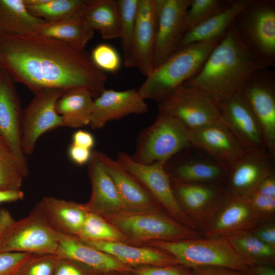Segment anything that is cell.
<instances>
[{
    "instance_id": "cell-1",
    "label": "cell",
    "mask_w": 275,
    "mask_h": 275,
    "mask_svg": "<svg viewBox=\"0 0 275 275\" xmlns=\"http://www.w3.org/2000/svg\"><path fill=\"white\" fill-rule=\"evenodd\" d=\"M0 67L34 94L46 89L84 88L96 98L107 80L85 49L35 33L0 34Z\"/></svg>"
},
{
    "instance_id": "cell-2",
    "label": "cell",
    "mask_w": 275,
    "mask_h": 275,
    "mask_svg": "<svg viewBox=\"0 0 275 275\" xmlns=\"http://www.w3.org/2000/svg\"><path fill=\"white\" fill-rule=\"evenodd\" d=\"M269 67L247 44L233 23L199 72L185 82L203 90L218 102L239 93L254 73Z\"/></svg>"
},
{
    "instance_id": "cell-3",
    "label": "cell",
    "mask_w": 275,
    "mask_h": 275,
    "mask_svg": "<svg viewBox=\"0 0 275 275\" xmlns=\"http://www.w3.org/2000/svg\"><path fill=\"white\" fill-rule=\"evenodd\" d=\"M221 40L196 42L178 49L146 76L138 90L140 95L145 100L160 101L199 72Z\"/></svg>"
},
{
    "instance_id": "cell-4",
    "label": "cell",
    "mask_w": 275,
    "mask_h": 275,
    "mask_svg": "<svg viewBox=\"0 0 275 275\" xmlns=\"http://www.w3.org/2000/svg\"><path fill=\"white\" fill-rule=\"evenodd\" d=\"M151 246L173 256L179 264L190 269L220 267L247 272L249 267L223 237L178 241H153Z\"/></svg>"
},
{
    "instance_id": "cell-5",
    "label": "cell",
    "mask_w": 275,
    "mask_h": 275,
    "mask_svg": "<svg viewBox=\"0 0 275 275\" xmlns=\"http://www.w3.org/2000/svg\"><path fill=\"white\" fill-rule=\"evenodd\" d=\"M154 210H123L103 217L128 240L178 241L200 237L196 230Z\"/></svg>"
},
{
    "instance_id": "cell-6",
    "label": "cell",
    "mask_w": 275,
    "mask_h": 275,
    "mask_svg": "<svg viewBox=\"0 0 275 275\" xmlns=\"http://www.w3.org/2000/svg\"><path fill=\"white\" fill-rule=\"evenodd\" d=\"M190 147L188 130L175 118L159 112L153 123L141 134L132 157L142 163L165 165L175 155Z\"/></svg>"
},
{
    "instance_id": "cell-7",
    "label": "cell",
    "mask_w": 275,
    "mask_h": 275,
    "mask_svg": "<svg viewBox=\"0 0 275 275\" xmlns=\"http://www.w3.org/2000/svg\"><path fill=\"white\" fill-rule=\"evenodd\" d=\"M159 112L194 130L222 121L218 102L203 90L185 82L159 102Z\"/></svg>"
},
{
    "instance_id": "cell-8",
    "label": "cell",
    "mask_w": 275,
    "mask_h": 275,
    "mask_svg": "<svg viewBox=\"0 0 275 275\" xmlns=\"http://www.w3.org/2000/svg\"><path fill=\"white\" fill-rule=\"evenodd\" d=\"M234 25L255 52L269 66L275 64V1L249 0Z\"/></svg>"
},
{
    "instance_id": "cell-9",
    "label": "cell",
    "mask_w": 275,
    "mask_h": 275,
    "mask_svg": "<svg viewBox=\"0 0 275 275\" xmlns=\"http://www.w3.org/2000/svg\"><path fill=\"white\" fill-rule=\"evenodd\" d=\"M60 233L34 207L24 218L15 221L0 243V252L57 254Z\"/></svg>"
},
{
    "instance_id": "cell-10",
    "label": "cell",
    "mask_w": 275,
    "mask_h": 275,
    "mask_svg": "<svg viewBox=\"0 0 275 275\" xmlns=\"http://www.w3.org/2000/svg\"><path fill=\"white\" fill-rule=\"evenodd\" d=\"M117 160L144 186L173 219L193 229H197L196 223L180 205L164 164L159 162L142 163L134 160L131 156L125 152L119 153Z\"/></svg>"
},
{
    "instance_id": "cell-11",
    "label": "cell",
    "mask_w": 275,
    "mask_h": 275,
    "mask_svg": "<svg viewBox=\"0 0 275 275\" xmlns=\"http://www.w3.org/2000/svg\"><path fill=\"white\" fill-rule=\"evenodd\" d=\"M240 94L257 120L265 149L275 157V73L258 71L244 84Z\"/></svg>"
},
{
    "instance_id": "cell-12",
    "label": "cell",
    "mask_w": 275,
    "mask_h": 275,
    "mask_svg": "<svg viewBox=\"0 0 275 275\" xmlns=\"http://www.w3.org/2000/svg\"><path fill=\"white\" fill-rule=\"evenodd\" d=\"M65 91L59 89L40 91L34 94V97L23 110L21 144L26 156L33 154L42 134L63 126L62 118L56 106L58 100Z\"/></svg>"
},
{
    "instance_id": "cell-13",
    "label": "cell",
    "mask_w": 275,
    "mask_h": 275,
    "mask_svg": "<svg viewBox=\"0 0 275 275\" xmlns=\"http://www.w3.org/2000/svg\"><path fill=\"white\" fill-rule=\"evenodd\" d=\"M190 0H158L153 69L176 50L185 34L184 22Z\"/></svg>"
},
{
    "instance_id": "cell-14",
    "label": "cell",
    "mask_w": 275,
    "mask_h": 275,
    "mask_svg": "<svg viewBox=\"0 0 275 275\" xmlns=\"http://www.w3.org/2000/svg\"><path fill=\"white\" fill-rule=\"evenodd\" d=\"M275 157L266 149L246 151L230 168L226 191L229 196L244 197L267 177L275 174Z\"/></svg>"
},
{
    "instance_id": "cell-15",
    "label": "cell",
    "mask_w": 275,
    "mask_h": 275,
    "mask_svg": "<svg viewBox=\"0 0 275 275\" xmlns=\"http://www.w3.org/2000/svg\"><path fill=\"white\" fill-rule=\"evenodd\" d=\"M23 110L14 81L3 69H0V136L11 146L25 178L29 174L26 155L21 144Z\"/></svg>"
},
{
    "instance_id": "cell-16",
    "label": "cell",
    "mask_w": 275,
    "mask_h": 275,
    "mask_svg": "<svg viewBox=\"0 0 275 275\" xmlns=\"http://www.w3.org/2000/svg\"><path fill=\"white\" fill-rule=\"evenodd\" d=\"M218 104L222 121L245 151L265 149L260 126L239 92L222 99Z\"/></svg>"
},
{
    "instance_id": "cell-17",
    "label": "cell",
    "mask_w": 275,
    "mask_h": 275,
    "mask_svg": "<svg viewBox=\"0 0 275 275\" xmlns=\"http://www.w3.org/2000/svg\"><path fill=\"white\" fill-rule=\"evenodd\" d=\"M191 147L206 152L215 160L231 167L245 150L222 121L188 130Z\"/></svg>"
},
{
    "instance_id": "cell-18",
    "label": "cell",
    "mask_w": 275,
    "mask_h": 275,
    "mask_svg": "<svg viewBox=\"0 0 275 275\" xmlns=\"http://www.w3.org/2000/svg\"><path fill=\"white\" fill-rule=\"evenodd\" d=\"M148 105L136 89L124 91L104 89L93 101L89 125L93 129L104 127L108 122L131 114L148 112Z\"/></svg>"
},
{
    "instance_id": "cell-19",
    "label": "cell",
    "mask_w": 275,
    "mask_h": 275,
    "mask_svg": "<svg viewBox=\"0 0 275 275\" xmlns=\"http://www.w3.org/2000/svg\"><path fill=\"white\" fill-rule=\"evenodd\" d=\"M158 0H139L132 50V67L147 76L153 70Z\"/></svg>"
},
{
    "instance_id": "cell-20",
    "label": "cell",
    "mask_w": 275,
    "mask_h": 275,
    "mask_svg": "<svg viewBox=\"0 0 275 275\" xmlns=\"http://www.w3.org/2000/svg\"><path fill=\"white\" fill-rule=\"evenodd\" d=\"M171 181L180 205L195 223L208 211L217 210L228 196L222 184Z\"/></svg>"
},
{
    "instance_id": "cell-21",
    "label": "cell",
    "mask_w": 275,
    "mask_h": 275,
    "mask_svg": "<svg viewBox=\"0 0 275 275\" xmlns=\"http://www.w3.org/2000/svg\"><path fill=\"white\" fill-rule=\"evenodd\" d=\"M88 172L92 186L90 199L86 204L89 212L103 216L127 210L115 182L95 150L88 163Z\"/></svg>"
},
{
    "instance_id": "cell-22",
    "label": "cell",
    "mask_w": 275,
    "mask_h": 275,
    "mask_svg": "<svg viewBox=\"0 0 275 275\" xmlns=\"http://www.w3.org/2000/svg\"><path fill=\"white\" fill-rule=\"evenodd\" d=\"M205 233L206 238L226 237L251 230L260 222L243 197L228 196Z\"/></svg>"
},
{
    "instance_id": "cell-23",
    "label": "cell",
    "mask_w": 275,
    "mask_h": 275,
    "mask_svg": "<svg viewBox=\"0 0 275 275\" xmlns=\"http://www.w3.org/2000/svg\"><path fill=\"white\" fill-rule=\"evenodd\" d=\"M96 153L115 182L127 210L154 209L156 201L144 186L117 160L100 151Z\"/></svg>"
},
{
    "instance_id": "cell-24",
    "label": "cell",
    "mask_w": 275,
    "mask_h": 275,
    "mask_svg": "<svg viewBox=\"0 0 275 275\" xmlns=\"http://www.w3.org/2000/svg\"><path fill=\"white\" fill-rule=\"evenodd\" d=\"M34 207L56 231L76 237L89 212L86 204L52 197H43Z\"/></svg>"
},
{
    "instance_id": "cell-25",
    "label": "cell",
    "mask_w": 275,
    "mask_h": 275,
    "mask_svg": "<svg viewBox=\"0 0 275 275\" xmlns=\"http://www.w3.org/2000/svg\"><path fill=\"white\" fill-rule=\"evenodd\" d=\"M56 254L60 258L72 260L99 272L131 270L129 266L109 255L88 245L77 237L61 233Z\"/></svg>"
},
{
    "instance_id": "cell-26",
    "label": "cell",
    "mask_w": 275,
    "mask_h": 275,
    "mask_svg": "<svg viewBox=\"0 0 275 275\" xmlns=\"http://www.w3.org/2000/svg\"><path fill=\"white\" fill-rule=\"evenodd\" d=\"M81 241L89 246L109 255L128 266L179 264L176 259L170 254L155 249L135 247L120 242Z\"/></svg>"
},
{
    "instance_id": "cell-27",
    "label": "cell",
    "mask_w": 275,
    "mask_h": 275,
    "mask_svg": "<svg viewBox=\"0 0 275 275\" xmlns=\"http://www.w3.org/2000/svg\"><path fill=\"white\" fill-rule=\"evenodd\" d=\"M230 167L213 158H189L173 166L171 179L186 183L222 184Z\"/></svg>"
},
{
    "instance_id": "cell-28",
    "label": "cell",
    "mask_w": 275,
    "mask_h": 275,
    "mask_svg": "<svg viewBox=\"0 0 275 275\" xmlns=\"http://www.w3.org/2000/svg\"><path fill=\"white\" fill-rule=\"evenodd\" d=\"M249 1H234L226 9L186 32L183 36L178 49L196 42L221 40Z\"/></svg>"
},
{
    "instance_id": "cell-29",
    "label": "cell",
    "mask_w": 275,
    "mask_h": 275,
    "mask_svg": "<svg viewBox=\"0 0 275 275\" xmlns=\"http://www.w3.org/2000/svg\"><path fill=\"white\" fill-rule=\"evenodd\" d=\"M93 97L89 91L84 88L65 91L58 100L56 106L62 118L63 126L78 128L89 125Z\"/></svg>"
},
{
    "instance_id": "cell-30",
    "label": "cell",
    "mask_w": 275,
    "mask_h": 275,
    "mask_svg": "<svg viewBox=\"0 0 275 275\" xmlns=\"http://www.w3.org/2000/svg\"><path fill=\"white\" fill-rule=\"evenodd\" d=\"M35 33L84 49L93 38L94 31L81 16L57 21L44 20L38 25Z\"/></svg>"
},
{
    "instance_id": "cell-31",
    "label": "cell",
    "mask_w": 275,
    "mask_h": 275,
    "mask_svg": "<svg viewBox=\"0 0 275 275\" xmlns=\"http://www.w3.org/2000/svg\"><path fill=\"white\" fill-rule=\"evenodd\" d=\"M82 18L103 39L120 37V14L117 1L88 0Z\"/></svg>"
},
{
    "instance_id": "cell-32",
    "label": "cell",
    "mask_w": 275,
    "mask_h": 275,
    "mask_svg": "<svg viewBox=\"0 0 275 275\" xmlns=\"http://www.w3.org/2000/svg\"><path fill=\"white\" fill-rule=\"evenodd\" d=\"M44 20L28 10L24 0H0V34L19 36L33 33Z\"/></svg>"
},
{
    "instance_id": "cell-33",
    "label": "cell",
    "mask_w": 275,
    "mask_h": 275,
    "mask_svg": "<svg viewBox=\"0 0 275 275\" xmlns=\"http://www.w3.org/2000/svg\"><path fill=\"white\" fill-rule=\"evenodd\" d=\"M225 238L249 267L274 265L275 249L259 240L250 230L239 232Z\"/></svg>"
},
{
    "instance_id": "cell-34",
    "label": "cell",
    "mask_w": 275,
    "mask_h": 275,
    "mask_svg": "<svg viewBox=\"0 0 275 275\" xmlns=\"http://www.w3.org/2000/svg\"><path fill=\"white\" fill-rule=\"evenodd\" d=\"M33 16L46 21L82 16L88 0H24Z\"/></svg>"
},
{
    "instance_id": "cell-35",
    "label": "cell",
    "mask_w": 275,
    "mask_h": 275,
    "mask_svg": "<svg viewBox=\"0 0 275 275\" xmlns=\"http://www.w3.org/2000/svg\"><path fill=\"white\" fill-rule=\"evenodd\" d=\"M120 37L124 65L132 67V50L139 0H117Z\"/></svg>"
},
{
    "instance_id": "cell-36",
    "label": "cell",
    "mask_w": 275,
    "mask_h": 275,
    "mask_svg": "<svg viewBox=\"0 0 275 275\" xmlns=\"http://www.w3.org/2000/svg\"><path fill=\"white\" fill-rule=\"evenodd\" d=\"M81 240L123 242L128 239L103 216L88 212L77 237Z\"/></svg>"
},
{
    "instance_id": "cell-37",
    "label": "cell",
    "mask_w": 275,
    "mask_h": 275,
    "mask_svg": "<svg viewBox=\"0 0 275 275\" xmlns=\"http://www.w3.org/2000/svg\"><path fill=\"white\" fill-rule=\"evenodd\" d=\"M25 179L13 149L0 136V189H20Z\"/></svg>"
},
{
    "instance_id": "cell-38",
    "label": "cell",
    "mask_w": 275,
    "mask_h": 275,
    "mask_svg": "<svg viewBox=\"0 0 275 275\" xmlns=\"http://www.w3.org/2000/svg\"><path fill=\"white\" fill-rule=\"evenodd\" d=\"M233 0H190L184 22L185 34L228 8Z\"/></svg>"
},
{
    "instance_id": "cell-39",
    "label": "cell",
    "mask_w": 275,
    "mask_h": 275,
    "mask_svg": "<svg viewBox=\"0 0 275 275\" xmlns=\"http://www.w3.org/2000/svg\"><path fill=\"white\" fill-rule=\"evenodd\" d=\"M90 56L95 65L104 73H114L120 68L121 60L114 47L107 44H100L91 51Z\"/></svg>"
},
{
    "instance_id": "cell-40",
    "label": "cell",
    "mask_w": 275,
    "mask_h": 275,
    "mask_svg": "<svg viewBox=\"0 0 275 275\" xmlns=\"http://www.w3.org/2000/svg\"><path fill=\"white\" fill-rule=\"evenodd\" d=\"M59 257L53 254H34L16 275H53Z\"/></svg>"
},
{
    "instance_id": "cell-41",
    "label": "cell",
    "mask_w": 275,
    "mask_h": 275,
    "mask_svg": "<svg viewBox=\"0 0 275 275\" xmlns=\"http://www.w3.org/2000/svg\"><path fill=\"white\" fill-rule=\"evenodd\" d=\"M243 198L260 221L268 219L274 215L275 196L255 189Z\"/></svg>"
},
{
    "instance_id": "cell-42",
    "label": "cell",
    "mask_w": 275,
    "mask_h": 275,
    "mask_svg": "<svg viewBox=\"0 0 275 275\" xmlns=\"http://www.w3.org/2000/svg\"><path fill=\"white\" fill-rule=\"evenodd\" d=\"M34 255L29 253L0 252V275H16Z\"/></svg>"
},
{
    "instance_id": "cell-43",
    "label": "cell",
    "mask_w": 275,
    "mask_h": 275,
    "mask_svg": "<svg viewBox=\"0 0 275 275\" xmlns=\"http://www.w3.org/2000/svg\"><path fill=\"white\" fill-rule=\"evenodd\" d=\"M135 275H191V269L180 264L168 266H143L135 271Z\"/></svg>"
},
{
    "instance_id": "cell-44",
    "label": "cell",
    "mask_w": 275,
    "mask_h": 275,
    "mask_svg": "<svg viewBox=\"0 0 275 275\" xmlns=\"http://www.w3.org/2000/svg\"><path fill=\"white\" fill-rule=\"evenodd\" d=\"M250 231L259 240L275 249V225L272 222H264L257 224Z\"/></svg>"
},
{
    "instance_id": "cell-45",
    "label": "cell",
    "mask_w": 275,
    "mask_h": 275,
    "mask_svg": "<svg viewBox=\"0 0 275 275\" xmlns=\"http://www.w3.org/2000/svg\"><path fill=\"white\" fill-rule=\"evenodd\" d=\"M76 264V261L60 258L53 275H85Z\"/></svg>"
},
{
    "instance_id": "cell-46",
    "label": "cell",
    "mask_w": 275,
    "mask_h": 275,
    "mask_svg": "<svg viewBox=\"0 0 275 275\" xmlns=\"http://www.w3.org/2000/svg\"><path fill=\"white\" fill-rule=\"evenodd\" d=\"M92 153L91 150L72 144L68 150V154L71 160L79 166L88 163L91 157Z\"/></svg>"
},
{
    "instance_id": "cell-47",
    "label": "cell",
    "mask_w": 275,
    "mask_h": 275,
    "mask_svg": "<svg viewBox=\"0 0 275 275\" xmlns=\"http://www.w3.org/2000/svg\"><path fill=\"white\" fill-rule=\"evenodd\" d=\"M191 275H247L245 272L220 267H202L191 269Z\"/></svg>"
},
{
    "instance_id": "cell-48",
    "label": "cell",
    "mask_w": 275,
    "mask_h": 275,
    "mask_svg": "<svg viewBox=\"0 0 275 275\" xmlns=\"http://www.w3.org/2000/svg\"><path fill=\"white\" fill-rule=\"evenodd\" d=\"M72 141V144L91 150L94 147L95 143V138L92 133L81 129L74 132Z\"/></svg>"
},
{
    "instance_id": "cell-49",
    "label": "cell",
    "mask_w": 275,
    "mask_h": 275,
    "mask_svg": "<svg viewBox=\"0 0 275 275\" xmlns=\"http://www.w3.org/2000/svg\"><path fill=\"white\" fill-rule=\"evenodd\" d=\"M24 194L21 189H0V204L22 200Z\"/></svg>"
},
{
    "instance_id": "cell-50",
    "label": "cell",
    "mask_w": 275,
    "mask_h": 275,
    "mask_svg": "<svg viewBox=\"0 0 275 275\" xmlns=\"http://www.w3.org/2000/svg\"><path fill=\"white\" fill-rule=\"evenodd\" d=\"M15 221L7 210L3 209L0 210V243L9 227Z\"/></svg>"
},
{
    "instance_id": "cell-51",
    "label": "cell",
    "mask_w": 275,
    "mask_h": 275,
    "mask_svg": "<svg viewBox=\"0 0 275 275\" xmlns=\"http://www.w3.org/2000/svg\"><path fill=\"white\" fill-rule=\"evenodd\" d=\"M247 275H275V269L272 265H259L249 267Z\"/></svg>"
},
{
    "instance_id": "cell-52",
    "label": "cell",
    "mask_w": 275,
    "mask_h": 275,
    "mask_svg": "<svg viewBox=\"0 0 275 275\" xmlns=\"http://www.w3.org/2000/svg\"><path fill=\"white\" fill-rule=\"evenodd\" d=\"M0 69H1V67H0Z\"/></svg>"
}]
</instances>
